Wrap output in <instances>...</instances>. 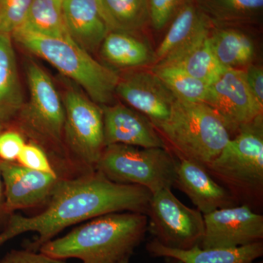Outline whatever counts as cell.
Wrapping results in <instances>:
<instances>
[{
  "label": "cell",
  "instance_id": "obj_21",
  "mask_svg": "<svg viewBox=\"0 0 263 263\" xmlns=\"http://www.w3.org/2000/svg\"><path fill=\"white\" fill-rule=\"evenodd\" d=\"M101 46L105 60L119 67H140L155 62V53L146 43L127 32H109Z\"/></svg>",
  "mask_w": 263,
  "mask_h": 263
},
{
  "label": "cell",
  "instance_id": "obj_22",
  "mask_svg": "<svg viewBox=\"0 0 263 263\" xmlns=\"http://www.w3.org/2000/svg\"><path fill=\"white\" fill-rule=\"evenodd\" d=\"M62 4L63 0H32L23 24L17 30L72 40L66 27Z\"/></svg>",
  "mask_w": 263,
  "mask_h": 263
},
{
  "label": "cell",
  "instance_id": "obj_30",
  "mask_svg": "<svg viewBox=\"0 0 263 263\" xmlns=\"http://www.w3.org/2000/svg\"><path fill=\"white\" fill-rule=\"evenodd\" d=\"M181 0H148L150 21L156 29L163 28L177 9Z\"/></svg>",
  "mask_w": 263,
  "mask_h": 263
},
{
  "label": "cell",
  "instance_id": "obj_13",
  "mask_svg": "<svg viewBox=\"0 0 263 263\" xmlns=\"http://www.w3.org/2000/svg\"><path fill=\"white\" fill-rule=\"evenodd\" d=\"M116 92L155 125L168 119L176 96L152 71H142L119 78Z\"/></svg>",
  "mask_w": 263,
  "mask_h": 263
},
{
  "label": "cell",
  "instance_id": "obj_31",
  "mask_svg": "<svg viewBox=\"0 0 263 263\" xmlns=\"http://www.w3.org/2000/svg\"><path fill=\"white\" fill-rule=\"evenodd\" d=\"M0 263H66L40 252L28 250H12L0 260Z\"/></svg>",
  "mask_w": 263,
  "mask_h": 263
},
{
  "label": "cell",
  "instance_id": "obj_28",
  "mask_svg": "<svg viewBox=\"0 0 263 263\" xmlns=\"http://www.w3.org/2000/svg\"><path fill=\"white\" fill-rule=\"evenodd\" d=\"M16 162L27 168L57 174L46 152L32 142L24 145Z\"/></svg>",
  "mask_w": 263,
  "mask_h": 263
},
{
  "label": "cell",
  "instance_id": "obj_12",
  "mask_svg": "<svg viewBox=\"0 0 263 263\" xmlns=\"http://www.w3.org/2000/svg\"><path fill=\"white\" fill-rule=\"evenodd\" d=\"M1 171L6 215L47 203L61 178L57 174L27 168L18 162L1 161Z\"/></svg>",
  "mask_w": 263,
  "mask_h": 263
},
{
  "label": "cell",
  "instance_id": "obj_15",
  "mask_svg": "<svg viewBox=\"0 0 263 263\" xmlns=\"http://www.w3.org/2000/svg\"><path fill=\"white\" fill-rule=\"evenodd\" d=\"M174 186L186 194L202 214L239 204L204 166L186 159H177Z\"/></svg>",
  "mask_w": 263,
  "mask_h": 263
},
{
  "label": "cell",
  "instance_id": "obj_32",
  "mask_svg": "<svg viewBox=\"0 0 263 263\" xmlns=\"http://www.w3.org/2000/svg\"><path fill=\"white\" fill-rule=\"evenodd\" d=\"M247 84L257 103L263 108V70L258 66L251 65L245 71Z\"/></svg>",
  "mask_w": 263,
  "mask_h": 263
},
{
  "label": "cell",
  "instance_id": "obj_19",
  "mask_svg": "<svg viewBox=\"0 0 263 263\" xmlns=\"http://www.w3.org/2000/svg\"><path fill=\"white\" fill-rule=\"evenodd\" d=\"M11 37L0 34V123L3 126L19 114L23 105Z\"/></svg>",
  "mask_w": 263,
  "mask_h": 263
},
{
  "label": "cell",
  "instance_id": "obj_14",
  "mask_svg": "<svg viewBox=\"0 0 263 263\" xmlns=\"http://www.w3.org/2000/svg\"><path fill=\"white\" fill-rule=\"evenodd\" d=\"M105 146L123 144L141 148H166L160 133L148 118L125 105H103Z\"/></svg>",
  "mask_w": 263,
  "mask_h": 263
},
{
  "label": "cell",
  "instance_id": "obj_33",
  "mask_svg": "<svg viewBox=\"0 0 263 263\" xmlns=\"http://www.w3.org/2000/svg\"><path fill=\"white\" fill-rule=\"evenodd\" d=\"M6 215L5 212L4 183L2 176L1 160H0V216Z\"/></svg>",
  "mask_w": 263,
  "mask_h": 263
},
{
  "label": "cell",
  "instance_id": "obj_35",
  "mask_svg": "<svg viewBox=\"0 0 263 263\" xmlns=\"http://www.w3.org/2000/svg\"><path fill=\"white\" fill-rule=\"evenodd\" d=\"M129 258L123 259V260L121 261V262L119 263H129Z\"/></svg>",
  "mask_w": 263,
  "mask_h": 263
},
{
  "label": "cell",
  "instance_id": "obj_1",
  "mask_svg": "<svg viewBox=\"0 0 263 263\" xmlns=\"http://www.w3.org/2000/svg\"><path fill=\"white\" fill-rule=\"evenodd\" d=\"M152 194L138 185L110 181L98 171L60 178L43 212L37 215L10 214L0 233V246L27 232H36L28 250L37 252L65 228L98 216L122 212L147 214Z\"/></svg>",
  "mask_w": 263,
  "mask_h": 263
},
{
  "label": "cell",
  "instance_id": "obj_34",
  "mask_svg": "<svg viewBox=\"0 0 263 263\" xmlns=\"http://www.w3.org/2000/svg\"><path fill=\"white\" fill-rule=\"evenodd\" d=\"M97 1L98 2L99 4H100V6H101L102 9H103V11L104 13V10H103V3H102V1H103V0H97ZM104 15H105V13H104ZM105 20H106V19H105Z\"/></svg>",
  "mask_w": 263,
  "mask_h": 263
},
{
  "label": "cell",
  "instance_id": "obj_29",
  "mask_svg": "<svg viewBox=\"0 0 263 263\" xmlns=\"http://www.w3.org/2000/svg\"><path fill=\"white\" fill-rule=\"evenodd\" d=\"M24 137L18 131H2L0 133V160L16 162L24 145Z\"/></svg>",
  "mask_w": 263,
  "mask_h": 263
},
{
  "label": "cell",
  "instance_id": "obj_6",
  "mask_svg": "<svg viewBox=\"0 0 263 263\" xmlns=\"http://www.w3.org/2000/svg\"><path fill=\"white\" fill-rule=\"evenodd\" d=\"M177 158L162 148L123 144L105 146L96 171L118 183L138 185L154 194L174 187Z\"/></svg>",
  "mask_w": 263,
  "mask_h": 263
},
{
  "label": "cell",
  "instance_id": "obj_17",
  "mask_svg": "<svg viewBox=\"0 0 263 263\" xmlns=\"http://www.w3.org/2000/svg\"><path fill=\"white\" fill-rule=\"evenodd\" d=\"M146 249L153 257L174 259L182 263H255L262 257L263 242L236 248L202 249L196 246L183 250L164 247L154 238L147 243Z\"/></svg>",
  "mask_w": 263,
  "mask_h": 263
},
{
  "label": "cell",
  "instance_id": "obj_7",
  "mask_svg": "<svg viewBox=\"0 0 263 263\" xmlns=\"http://www.w3.org/2000/svg\"><path fill=\"white\" fill-rule=\"evenodd\" d=\"M63 105L64 144L71 175L95 172L105 147L103 110L95 102L72 90L67 91Z\"/></svg>",
  "mask_w": 263,
  "mask_h": 263
},
{
  "label": "cell",
  "instance_id": "obj_27",
  "mask_svg": "<svg viewBox=\"0 0 263 263\" xmlns=\"http://www.w3.org/2000/svg\"><path fill=\"white\" fill-rule=\"evenodd\" d=\"M32 0H0V34L12 35L22 27Z\"/></svg>",
  "mask_w": 263,
  "mask_h": 263
},
{
  "label": "cell",
  "instance_id": "obj_8",
  "mask_svg": "<svg viewBox=\"0 0 263 263\" xmlns=\"http://www.w3.org/2000/svg\"><path fill=\"white\" fill-rule=\"evenodd\" d=\"M30 100L20 110L19 124L38 146L61 148L64 144L65 111L51 78L34 63L27 69Z\"/></svg>",
  "mask_w": 263,
  "mask_h": 263
},
{
  "label": "cell",
  "instance_id": "obj_26",
  "mask_svg": "<svg viewBox=\"0 0 263 263\" xmlns=\"http://www.w3.org/2000/svg\"><path fill=\"white\" fill-rule=\"evenodd\" d=\"M206 6L218 19L242 18L262 9L263 0H207Z\"/></svg>",
  "mask_w": 263,
  "mask_h": 263
},
{
  "label": "cell",
  "instance_id": "obj_36",
  "mask_svg": "<svg viewBox=\"0 0 263 263\" xmlns=\"http://www.w3.org/2000/svg\"><path fill=\"white\" fill-rule=\"evenodd\" d=\"M3 124H1V123H0V133H1L2 131H3Z\"/></svg>",
  "mask_w": 263,
  "mask_h": 263
},
{
  "label": "cell",
  "instance_id": "obj_25",
  "mask_svg": "<svg viewBox=\"0 0 263 263\" xmlns=\"http://www.w3.org/2000/svg\"><path fill=\"white\" fill-rule=\"evenodd\" d=\"M180 100L205 103L209 85L189 74L179 66L155 64L152 70Z\"/></svg>",
  "mask_w": 263,
  "mask_h": 263
},
{
  "label": "cell",
  "instance_id": "obj_5",
  "mask_svg": "<svg viewBox=\"0 0 263 263\" xmlns=\"http://www.w3.org/2000/svg\"><path fill=\"white\" fill-rule=\"evenodd\" d=\"M11 36L80 85L95 103L107 105L112 101L119 76L72 40L45 37L22 30L15 31Z\"/></svg>",
  "mask_w": 263,
  "mask_h": 263
},
{
  "label": "cell",
  "instance_id": "obj_16",
  "mask_svg": "<svg viewBox=\"0 0 263 263\" xmlns=\"http://www.w3.org/2000/svg\"><path fill=\"white\" fill-rule=\"evenodd\" d=\"M64 18L71 39L85 51H94L110 32L97 0H63Z\"/></svg>",
  "mask_w": 263,
  "mask_h": 263
},
{
  "label": "cell",
  "instance_id": "obj_9",
  "mask_svg": "<svg viewBox=\"0 0 263 263\" xmlns=\"http://www.w3.org/2000/svg\"><path fill=\"white\" fill-rule=\"evenodd\" d=\"M171 190L152 194L146 214L148 231L168 248L185 250L200 246L205 233L203 214L185 205Z\"/></svg>",
  "mask_w": 263,
  "mask_h": 263
},
{
  "label": "cell",
  "instance_id": "obj_4",
  "mask_svg": "<svg viewBox=\"0 0 263 263\" xmlns=\"http://www.w3.org/2000/svg\"><path fill=\"white\" fill-rule=\"evenodd\" d=\"M205 168L238 203L260 206L263 200L262 118L241 128Z\"/></svg>",
  "mask_w": 263,
  "mask_h": 263
},
{
  "label": "cell",
  "instance_id": "obj_3",
  "mask_svg": "<svg viewBox=\"0 0 263 263\" xmlns=\"http://www.w3.org/2000/svg\"><path fill=\"white\" fill-rule=\"evenodd\" d=\"M176 157L206 167L226 146L230 134L219 114L205 103L176 98L168 119L156 127Z\"/></svg>",
  "mask_w": 263,
  "mask_h": 263
},
{
  "label": "cell",
  "instance_id": "obj_18",
  "mask_svg": "<svg viewBox=\"0 0 263 263\" xmlns=\"http://www.w3.org/2000/svg\"><path fill=\"white\" fill-rule=\"evenodd\" d=\"M209 27H205L186 46L157 64L179 66L189 74L211 84L227 70L216 58L211 46Z\"/></svg>",
  "mask_w": 263,
  "mask_h": 263
},
{
  "label": "cell",
  "instance_id": "obj_24",
  "mask_svg": "<svg viewBox=\"0 0 263 263\" xmlns=\"http://www.w3.org/2000/svg\"><path fill=\"white\" fill-rule=\"evenodd\" d=\"M105 19L110 32H131L150 20L148 0H103Z\"/></svg>",
  "mask_w": 263,
  "mask_h": 263
},
{
  "label": "cell",
  "instance_id": "obj_20",
  "mask_svg": "<svg viewBox=\"0 0 263 263\" xmlns=\"http://www.w3.org/2000/svg\"><path fill=\"white\" fill-rule=\"evenodd\" d=\"M207 27L209 24L206 19L196 7L192 3L185 5L179 10L155 52V64L163 61L179 51Z\"/></svg>",
  "mask_w": 263,
  "mask_h": 263
},
{
  "label": "cell",
  "instance_id": "obj_10",
  "mask_svg": "<svg viewBox=\"0 0 263 263\" xmlns=\"http://www.w3.org/2000/svg\"><path fill=\"white\" fill-rule=\"evenodd\" d=\"M205 103L219 114L230 134L262 118L263 108L249 89L245 70L239 69H227L209 84Z\"/></svg>",
  "mask_w": 263,
  "mask_h": 263
},
{
  "label": "cell",
  "instance_id": "obj_23",
  "mask_svg": "<svg viewBox=\"0 0 263 263\" xmlns=\"http://www.w3.org/2000/svg\"><path fill=\"white\" fill-rule=\"evenodd\" d=\"M209 39L216 58L227 69H238L249 65L253 60V43L242 32L222 29L210 34Z\"/></svg>",
  "mask_w": 263,
  "mask_h": 263
},
{
  "label": "cell",
  "instance_id": "obj_2",
  "mask_svg": "<svg viewBox=\"0 0 263 263\" xmlns=\"http://www.w3.org/2000/svg\"><path fill=\"white\" fill-rule=\"evenodd\" d=\"M148 231V217L141 213H111L90 219L65 236L39 249L58 259L77 258L84 263H119L129 258Z\"/></svg>",
  "mask_w": 263,
  "mask_h": 263
},
{
  "label": "cell",
  "instance_id": "obj_11",
  "mask_svg": "<svg viewBox=\"0 0 263 263\" xmlns=\"http://www.w3.org/2000/svg\"><path fill=\"white\" fill-rule=\"evenodd\" d=\"M202 249L236 248L262 241L263 216L242 204L203 214Z\"/></svg>",
  "mask_w": 263,
  "mask_h": 263
}]
</instances>
